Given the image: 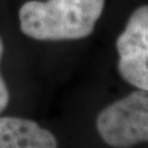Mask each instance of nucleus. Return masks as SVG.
<instances>
[{
    "mask_svg": "<svg viewBox=\"0 0 148 148\" xmlns=\"http://www.w3.org/2000/svg\"><path fill=\"white\" fill-rule=\"evenodd\" d=\"M106 0H30L19 10L22 33L37 41H74L93 32Z\"/></svg>",
    "mask_w": 148,
    "mask_h": 148,
    "instance_id": "nucleus-1",
    "label": "nucleus"
},
{
    "mask_svg": "<svg viewBox=\"0 0 148 148\" xmlns=\"http://www.w3.org/2000/svg\"><path fill=\"white\" fill-rule=\"evenodd\" d=\"M97 130L104 143L114 148L148 143V90L134 91L106 106L98 115Z\"/></svg>",
    "mask_w": 148,
    "mask_h": 148,
    "instance_id": "nucleus-2",
    "label": "nucleus"
},
{
    "mask_svg": "<svg viewBox=\"0 0 148 148\" xmlns=\"http://www.w3.org/2000/svg\"><path fill=\"white\" fill-rule=\"evenodd\" d=\"M119 73L130 85L148 90V5L133 12L116 40Z\"/></svg>",
    "mask_w": 148,
    "mask_h": 148,
    "instance_id": "nucleus-3",
    "label": "nucleus"
},
{
    "mask_svg": "<svg viewBox=\"0 0 148 148\" xmlns=\"http://www.w3.org/2000/svg\"><path fill=\"white\" fill-rule=\"evenodd\" d=\"M0 148H57V140L35 122L0 117Z\"/></svg>",
    "mask_w": 148,
    "mask_h": 148,
    "instance_id": "nucleus-4",
    "label": "nucleus"
},
{
    "mask_svg": "<svg viewBox=\"0 0 148 148\" xmlns=\"http://www.w3.org/2000/svg\"><path fill=\"white\" fill-rule=\"evenodd\" d=\"M2 55H3V43L0 37V64H1ZM8 103H9V90H8L5 79L0 74V113L5 110Z\"/></svg>",
    "mask_w": 148,
    "mask_h": 148,
    "instance_id": "nucleus-5",
    "label": "nucleus"
}]
</instances>
